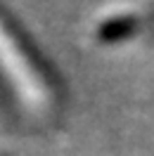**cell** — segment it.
Returning <instances> with one entry per match:
<instances>
[{"instance_id": "1", "label": "cell", "mask_w": 154, "mask_h": 156, "mask_svg": "<svg viewBox=\"0 0 154 156\" xmlns=\"http://www.w3.org/2000/svg\"><path fill=\"white\" fill-rule=\"evenodd\" d=\"M0 104L12 118L45 126L64 107L57 71L29 38L21 21L0 0Z\"/></svg>"}]
</instances>
